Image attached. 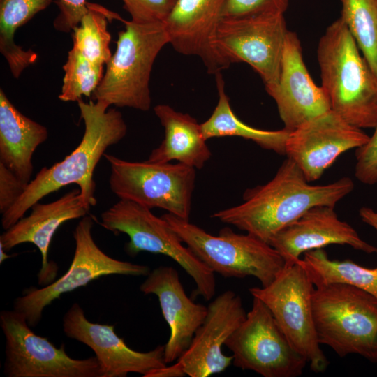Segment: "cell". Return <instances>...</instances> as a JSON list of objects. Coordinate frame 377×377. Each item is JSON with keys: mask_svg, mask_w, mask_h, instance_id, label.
<instances>
[{"mask_svg": "<svg viewBox=\"0 0 377 377\" xmlns=\"http://www.w3.org/2000/svg\"><path fill=\"white\" fill-rule=\"evenodd\" d=\"M225 0H176L164 24L179 53L200 57L209 73L221 72L211 47Z\"/></svg>", "mask_w": 377, "mask_h": 377, "instance_id": "obj_21", "label": "cell"}, {"mask_svg": "<svg viewBox=\"0 0 377 377\" xmlns=\"http://www.w3.org/2000/svg\"><path fill=\"white\" fill-rule=\"evenodd\" d=\"M124 9L137 23L164 22L176 0H122Z\"/></svg>", "mask_w": 377, "mask_h": 377, "instance_id": "obj_31", "label": "cell"}, {"mask_svg": "<svg viewBox=\"0 0 377 377\" xmlns=\"http://www.w3.org/2000/svg\"><path fill=\"white\" fill-rule=\"evenodd\" d=\"M105 158L110 165L109 186L119 199L189 221L195 182V169L181 163H159L125 161L113 155Z\"/></svg>", "mask_w": 377, "mask_h": 377, "instance_id": "obj_9", "label": "cell"}, {"mask_svg": "<svg viewBox=\"0 0 377 377\" xmlns=\"http://www.w3.org/2000/svg\"><path fill=\"white\" fill-rule=\"evenodd\" d=\"M288 0H225L222 18L284 14Z\"/></svg>", "mask_w": 377, "mask_h": 377, "instance_id": "obj_30", "label": "cell"}, {"mask_svg": "<svg viewBox=\"0 0 377 377\" xmlns=\"http://www.w3.org/2000/svg\"><path fill=\"white\" fill-rule=\"evenodd\" d=\"M117 49L106 64L91 100L110 106L146 112L151 108L149 82L156 57L170 43L164 22L137 23L123 19Z\"/></svg>", "mask_w": 377, "mask_h": 377, "instance_id": "obj_4", "label": "cell"}, {"mask_svg": "<svg viewBox=\"0 0 377 377\" xmlns=\"http://www.w3.org/2000/svg\"><path fill=\"white\" fill-rule=\"evenodd\" d=\"M145 295L158 299L162 314L170 328L164 346V360L171 364L189 347L193 337L204 321L207 306L195 303L186 294L177 271L172 267L160 266L149 272L140 286Z\"/></svg>", "mask_w": 377, "mask_h": 377, "instance_id": "obj_20", "label": "cell"}, {"mask_svg": "<svg viewBox=\"0 0 377 377\" xmlns=\"http://www.w3.org/2000/svg\"><path fill=\"white\" fill-rule=\"evenodd\" d=\"M340 17L377 74V0H340Z\"/></svg>", "mask_w": 377, "mask_h": 377, "instance_id": "obj_28", "label": "cell"}, {"mask_svg": "<svg viewBox=\"0 0 377 377\" xmlns=\"http://www.w3.org/2000/svg\"><path fill=\"white\" fill-rule=\"evenodd\" d=\"M317 59L321 87L331 110L359 128L377 126V74L361 54L341 17L319 40Z\"/></svg>", "mask_w": 377, "mask_h": 377, "instance_id": "obj_3", "label": "cell"}, {"mask_svg": "<svg viewBox=\"0 0 377 377\" xmlns=\"http://www.w3.org/2000/svg\"><path fill=\"white\" fill-rule=\"evenodd\" d=\"M246 316L242 299L235 292L219 295L208 305L189 347L175 363L178 369L190 377H207L226 370L233 358L224 355L222 347Z\"/></svg>", "mask_w": 377, "mask_h": 377, "instance_id": "obj_16", "label": "cell"}, {"mask_svg": "<svg viewBox=\"0 0 377 377\" xmlns=\"http://www.w3.org/2000/svg\"><path fill=\"white\" fill-rule=\"evenodd\" d=\"M93 217L86 215L73 232L75 247L67 272L57 280L41 288L24 290L13 302V309L22 313L28 324L36 326L46 306L62 294L85 286L92 281L108 275L147 276L148 266L114 258L95 242L92 235Z\"/></svg>", "mask_w": 377, "mask_h": 377, "instance_id": "obj_11", "label": "cell"}, {"mask_svg": "<svg viewBox=\"0 0 377 377\" xmlns=\"http://www.w3.org/2000/svg\"><path fill=\"white\" fill-rule=\"evenodd\" d=\"M362 221L377 231V212L370 207H362L359 210Z\"/></svg>", "mask_w": 377, "mask_h": 377, "instance_id": "obj_35", "label": "cell"}, {"mask_svg": "<svg viewBox=\"0 0 377 377\" xmlns=\"http://www.w3.org/2000/svg\"><path fill=\"white\" fill-rule=\"evenodd\" d=\"M303 255L300 263L315 287L341 283L377 298V267H365L350 260H331L323 249L309 251Z\"/></svg>", "mask_w": 377, "mask_h": 377, "instance_id": "obj_26", "label": "cell"}, {"mask_svg": "<svg viewBox=\"0 0 377 377\" xmlns=\"http://www.w3.org/2000/svg\"><path fill=\"white\" fill-rule=\"evenodd\" d=\"M47 138V128L20 112L1 88L0 163L28 184L34 153Z\"/></svg>", "mask_w": 377, "mask_h": 377, "instance_id": "obj_22", "label": "cell"}, {"mask_svg": "<svg viewBox=\"0 0 377 377\" xmlns=\"http://www.w3.org/2000/svg\"><path fill=\"white\" fill-rule=\"evenodd\" d=\"M103 67L91 63L73 45L63 66L64 74L59 100L78 101L82 96L91 97L103 78Z\"/></svg>", "mask_w": 377, "mask_h": 377, "instance_id": "obj_29", "label": "cell"}, {"mask_svg": "<svg viewBox=\"0 0 377 377\" xmlns=\"http://www.w3.org/2000/svg\"><path fill=\"white\" fill-rule=\"evenodd\" d=\"M368 141L355 149V176L362 184H377V126Z\"/></svg>", "mask_w": 377, "mask_h": 377, "instance_id": "obj_32", "label": "cell"}, {"mask_svg": "<svg viewBox=\"0 0 377 377\" xmlns=\"http://www.w3.org/2000/svg\"><path fill=\"white\" fill-rule=\"evenodd\" d=\"M354 188L347 177L324 185L309 184L290 158L267 183L246 189L243 202L211 216L269 244L272 237L309 209L336 204Z\"/></svg>", "mask_w": 377, "mask_h": 377, "instance_id": "obj_1", "label": "cell"}, {"mask_svg": "<svg viewBox=\"0 0 377 377\" xmlns=\"http://www.w3.org/2000/svg\"><path fill=\"white\" fill-rule=\"evenodd\" d=\"M27 185L0 163V212L1 214L16 202L24 192Z\"/></svg>", "mask_w": 377, "mask_h": 377, "instance_id": "obj_34", "label": "cell"}, {"mask_svg": "<svg viewBox=\"0 0 377 377\" xmlns=\"http://www.w3.org/2000/svg\"><path fill=\"white\" fill-rule=\"evenodd\" d=\"M314 285L300 260L283 271L268 286L253 287L249 293L262 300L294 349L316 373L329 365L320 348L314 325L312 294Z\"/></svg>", "mask_w": 377, "mask_h": 377, "instance_id": "obj_10", "label": "cell"}, {"mask_svg": "<svg viewBox=\"0 0 377 377\" xmlns=\"http://www.w3.org/2000/svg\"><path fill=\"white\" fill-rule=\"evenodd\" d=\"M369 138L331 110L290 131L285 155L311 182L320 179L341 154L362 146Z\"/></svg>", "mask_w": 377, "mask_h": 377, "instance_id": "obj_14", "label": "cell"}, {"mask_svg": "<svg viewBox=\"0 0 377 377\" xmlns=\"http://www.w3.org/2000/svg\"><path fill=\"white\" fill-rule=\"evenodd\" d=\"M269 244L282 256L286 267L297 263L305 252L332 244L377 253V246L363 240L349 223L339 219L334 207L327 205L309 209L278 232Z\"/></svg>", "mask_w": 377, "mask_h": 377, "instance_id": "obj_18", "label": "cell"}, {"mask_svg": "<svg viewBox=\"0 0 377 377\" xmlns=\"http://www.w3.org/2000/svg\"><path fill=\"white\" fill-rule=\"evenodd\" d=\"M154 111L164 128V138L147 161L159 163L177 161L195 169L202 168L212 152L200 124L189 114L177 111L167 104L156 105Z\"/></svg>", "mask_w": 377, "mask_h": 377, "instance_id": "obj_23", "label": "cell"}, {"mask_svg": "<svg viewBox=\"0 0 377 377\" xmlns=\"http://www.w3.org/2000/svg\"><path fill=\"white\" fill-rule=\"evenodd\" d=\"M87 13L73 30V45L91 63L106 65L112 55L107 21L108 19L120 20L121 17L97 4L87 3Z\"/></svg>", "mask_w": 377, "mask_h": 377, "instance_id": "obj_27", "label": "cell"}, {"mask_svg": "<svg viewBox=\"0 0 377 377\" xmlns=\"http://www.w3.org/2000/svg\"><path fill=\"white\" fill-rule=\"evenodd\" d=\"M288 31L284 14L222 18L211 47L221 71L232 63L244 62L267 89L278 82Z\"/></svg>", "mask_w": 377, "mask_h": 377, "instance_id": "obj_8", "label": "cell"}, {"mask_svg": "<svg viewBox=\"0 0 377 377\" xmlns=\"http://www.w3.org/2000/svg\"><path fill=\"white\" fill-rule=\"evenodd\" d=\"M0 325L6 338V376L101 377L96 357L82 360L70 357L64 344L57 348L36 334L17 311H2Z\"/></svg>", "mask_w": 377, "mask_h": 377, "instance_id": "obj_12", "label": "cell"}, {"mask_svg": "<svg viewBox=\"0 0 377 377\" xmlns=\"http://www.w3.org/2000/svg\"><path fill=\"white\" fill-rule=\"evenodd\" d=\"M251 309L225 343L232 364L263 377H297L307 361L292 346L270 310L253 297Z\"/></svg>", "mask_w": 377, "mask_h": 377, "instance_id": "obj_13", "label": "cell"}, {"mask_svg": "<svg viewBox=\"0 0 377 377\" xmlns=\"http://www.w3.org/2000/svg\"><path fill=\"white\" fill-rule=\"evenodd\" d=\"M161 216L214 274L226 278L253 276L261 286H267L286 267L274 247L251 234H239L224 227L213 235L171 214Z\"/></svg>", "mask_w": 377, "mask_h": 377, "instance_id": "obj_6", "label": "cell"}, {"mask_svg": "<svg viewBox=\"0 0 377 377\" xmlns=\"http://www.w3.org/2000/svg\"><path fill=\"white\" fill-rule=\"evenodd\" d=\"M214 75L219 99L211 116L200 124L205 139L207 140L226 136L240 137L253 141L264 149L285 155L286 141L290 131L285 128L277 131L259 129L242 121L230 107L221 72Z\"/></svg>", "mask_w": 377, "mask_h": 377, "instance_id": "obj_24", "label": "cell"}, {"mask_svg": "<svg viewBox=\"0 0 377 377\" xmlns=\"http://www.w3.org/2000/svg\"><path fill=\"white\" fill-rule=\"evenodd\" d=\"M312 311L319 343L339 357L362 356L377 363V298L350 285L314 288Z\"/></svg>", "mask_w": 377, "mask_h": 377, "instance_id": "obj_5", "label": "cell"}, {"mask_svg": "<svg viewBox=\"0 0 377 377\" xmlns=\"http://www.w3.org/2000/svg\"><path fill=\"white\" fill-rule=\"evenodd\" d=\"M84 132L77 147L64 159L51 167L43 168L28 184L16 202L1 214V225L7 230L45 196L71 184L79 186L85 206L96 204L94 170L106 149L120 142L127 133L121 113L109 108L105 102L79 100Z\"/></svg>", "mask_w": 377, "mask_h": 377, "instance_id": "obj_2", "label": "cell"}, {"mask_svg": "<svg viewBox=\"0 0 377 377\" xmlns=\"http://www.w3.org/2000/svg\"><path fill=\"white\" fill-rule=\"evenodd\" d=\"M55 3L59 12L53 25L58 31H73L88 11L87 0H57Z\"/></svg>", "mask_w": 377, "mask_h": 377, "instance_id": "obj_33", "label": "cell"}, {"mask_svg": "<svg viewBox=\"0 0 377 377\" xmlns=\"http://www.w3.org/2000/svg\"><path fill=\"white\" fill-rule=\"evenodd\" d=\"M11 256L6 253V251L0 244V263L2 264L6 259L10 258Z\"/></svg>", "mask_w": 377, "mask_h": 377, "instance_id": "obj_36", "label": "cell"}, {"mask_svg": "<svg viewBox=\"0 0 377 377\" xmlns=\"http://www.w3.org/2000/svg\"><path fill=\"white\" fill-rule=\"evenodd\" d=\"M101 224L105 229L127 235L125 251L131 256L142 251L162 254L178 263L193 279L195 295L205 300L216 293L214 273L183 242L162 217L150 209L131 200L119 199L101 214Z\"/></svg>", "mask_w": 377, "mask_h": 377, "instance_id": "obj_7", "label": "cell"}, {"mask_svg": "<svg viewBox=\"0 0 377 377\" xmlns=\"http://www.w3.org/2000/svg\"><path fill=\"white\" fill-rule=\"evenodd\" d=\"M63 331L68 338L89 347L100 364L101 377H126L130 373L145 377L167 365L164 346L147 352L131 349L115 332L114 325L89 321L78 303H73L63 317Z\"/></svg>", "mask_w": 377, "mask_h": 377, "instance_id": "obj_15", "label": "cell"}, {"mask_svg": "<svg viewBox=\"0 0 377 377\" xmlns=\"http://www.w3.org/2000/svg\"><path fill=\"white\" fill-rule=\"evenodd\" d=\"M80 189L68 191L49 203L34 204L31 212L19 219L0 236V244L8 251L23 243H31L39 250L42 264L38 274L40 286L51 283L57 276L58 267L49 260L51 241L57 229L65 222L82 218L89 212Z\"/></svg>", "mask_w": 377, "mask_h": 377, "instance_id": "obj_19", "label": "cell"}, {"mask_svg": "<svg viewBox=\"0 0 377 377\" xmlns=\"http://www.w3.org/2000/svg\"><path fill=\"white\" fill-rule=\"evenodd\" d=\"M52 3V0H0V52L15 78L38 59L36 52L15 43V33Z\"/></svg>", "mask_w": 377, "mask_h": 377, "instance_id": "obj_25", "label": "cell"}, {"mask_svg": "<svg viewBox=\"0 0 377 377\" xmlns=\"http://www.w3.org/2000/svg\"><path fill=\"white\" fill-rule=\"evenodd\" d=\"M265 89L276 104L283 128L288 131L331 110L326 92L315 84L304 64L297 35L289 30L284 43L278 82Z\"/></svg>", "mask_w": 377, "mask_h": 377, "instance_id": "obj_17", "label": "cell"}]
</instances>
